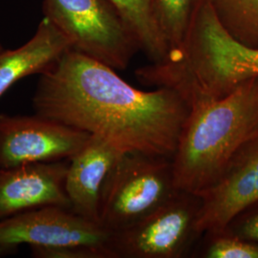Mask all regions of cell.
<instances>
[{
  "label": "cell",
  "instance_id": "obj_1",
  "mask_svg": "<svg viewBox=\"0 0 258 258\" xmlns=\"http://www.w3.org/2000/svg\"><path fill=\"white\" fill-rule=\"evenodd\" d=\"M33 104L37 114L100 136L121 153L169 159L190 111L175 89L140 90L72 49L41 74Z\"/></svg>",
  "mask_w": 258,
  "mask_h": 258
},
{
  "label": "cell",
  "instance_id": "obj_2",
  "mask_svg": "<svg viewBox=\"0 0 258 258\" xmlns=\"http://www.w3.org/2000/svg\"><path fill=\"white\" fill-rule=\"evenodd\" d=\"M258 132V76L217 99L190 103L172 157L176 188L201 194L236 150Z\"/></svg>",
  "mask_w": 258,
  "mask_h": 258
},
{
  "label": "cell",
  "instance_id": "obj_3",
  "mask_svg": "<svg viewBox=\"0 0 258 258\" xmlns=\"http://www.w3.org/2000/svg\"><path fill=\"white\" fill-rule=\"evenodd\" d=\"M177 190L172 160L143 153H122L102 185L99 222L122 230L165 203Z\"/></svg>",
  "mask_w": 258,
  "mask_h": 258
},
{
  "label": "cell",
  "instance_id": "obj_4",
  "mask_svg": "<svg viewBox=\"0 0 258 258\" xmlns=\"http://www.w3.org/2000/svg\"><path fill=\"white\" fill-rule=\"evenodd\" d=\"M43 8L72 50L115 70H124L140 50L136 38L108 0H44Z\"/></svg>",
  "mask_w": 258,
  "mask_h": 258
},
{
  "label": "cell",
  "instance_id": "obj_5",
  "mask_svg": "<svg viewBox=\"0 0 258 258\" xmlns=\"http://www.w3.org/2000/svg\"><path fill=\"white\" fill-rule=\"evenodd\" d=\"M198 194L177 189L166 202L128 227L113 231V258H181L201 238Z\"/></svg>",
  "mask_w": 258,
  "mask_h": 258
},
{
  "label": "cell",
  "instance_id": "obj_6",
  "mask_svg": "<svg viewBox=\"0 0 258 258\" xmlns=\"http://www.w3.org/2000/svg\"><path fill=\"white\" fill-rule=\"evenodd\" d=\"M113 231L69 209L46 206L0 221V252L26 244L38 248H91L113 258Z\"/></svg>",
  "mask_w": 258,
  "mask_h": 258
},
{
  "label": "cell",
  "instance_id": "obj_7",
  "mask_svg": "<svg viewBox=\"0 0 258 258\" xmlns=\"http://www.w3.org/2000/svg\"><path fill=\"white\" fill-rule=\"evenodd\" d=\"M91 134L39 114H0V168L69 160Z\"/></svg>",
  "mask_w": 258,
  "mask_h": 258
},
{
  "label": "cell",
  "instance_id": "obj_8",
  "mask_svg": "<svg viewBox=\"0 0 258 258\" xmlns=\"http://www.w3.org/2000/svg\"><path fill=\"white\" fill-rule=\"evenodd\" d=\"M198 195L201 236L223 231L235 215L258 201V132L236 150L218 180Z\"/></svg>",
  "mask_w": 258,
  "mask_h": 258
},
{
  "label": "cell",
  "instance_id": "obj_9",
  "mask_svg": "<svg viewBox=\"0 0 258 258\" xmlns=\"http://www.w3.org/2000/svg\"><path fill=\"white\" fill-rule=\"evenodd\" d=\"M66 160L0 168V221L46 206L70 210Z\"/></svg>",
  "mask_w": 258,
  "mask_h": 258
},
{
  "label": "cell",
  "instance_id": "obj_10",
  "mask_svg": "<svg viewBox=\"0 0 258 258\" xmlns=\"http://www.w3.org/2000/svg\"><path fill=\"white\" fill-rule=\"evenodd\" d=\"M121 154L104 139L91 135L81 150L69 159L65 191L72 212L100 223L99 206L102 185Z\"/></svg>",
  "mask_w": 258,
  "mask_h": 258
},
{
  "label": "cell",
  "instance_id": "obj_11",
  "mask_svg": "<svg viewBox=\"0 0 258 258\" xmlns=\"http://www.w3.org/2000/svg\"><path fill=\"white\" fill-rule=\"evenodd\" d=\"M70 49L67 37L44 16L34 37L25 44L0 51V98L19 80L46 72Z\"/></svg>",
  "mask_w": 258,
  "mask_h": 258
},
{
  "label": "cell",
  "instance_id": "obj_12",
  "mask_svg": "<svg viewBox=\"0 0 258 258\" xmlns=\"http://www.w3.org/2000/svg\"><path fill=\"white\" fill-rule=\"evenodd\" d=\"M203 67L215 91L231 92L242 82L257 77L258 49L241 45L220 26H214L204 40Z\"/></svg>",
  "mask_w": 258,
  "mask_h": 258
},
{
  "label": "cell",
  "instance_id": "obj_13",
  "mask_svg": "<svg viewBox=\"0 0 258 258\" xmlns=\"http://www.w3.org/2000/svg\"><path fill=\"white\" fill-rule=\"evenodd\" d=\"M152 63L164 61L168 47L157 19L155 0H108Z\"/></svg>",
  "mask_w": 258,
  "mask_h": 258
},
{
  "label": "cell",
  "instance_id": "obj_14",
  "mask_svg": "<svg viewBox=\"0 0 258 258\" xmlns=\"http://www.w3.org/2000/svg\"><path fill=\"white\" fill-rule=\"evenodd\" d=\"M215 19L243 46L258 49V0H208Z\"/></svg>",
  "mask_w": 258,
  "mask_h": 258
},
{
  "label": "cell",
  "instance_id": "obj_15",
  "mask_svg": "<svg viewBox=\"0 0 258 258\" xmlns=\"http://www.w3.org/2000/svg\"><path fill=\"white\" fill-rule=\"evenodd\" d=\"M201 1L155 0L157 19L168 47L166 59L179 55L184 50Z\"/></svg>",
  "mask_w": 258,
  "mask_h": 258
},
{
  "label": "cell",
  "instance_id": "obj_16",
  "mask_svg": "<svg viewBox=\"0 0 258 258\" xmlns=\"http://www.w3.org/2000/svg\"><path fill=\"white\" fill-rule=\"evenodd\" d=\"M198 257L258 258V243L242 239L225 231L202 234Z\"/></svg>",
  "mask_w": 258,
  "mask_h": 258
},
{
  "label": "cell",
  "instance_id": "obj_17",
  "mask_svg": "<svg viewBox=\"0 0 258 258\" xmlns=\"http://www.w3.org/2000/svg\"><path fill=\"white\" fill-rule=\"evenodd\" d=\"M223 231L258 243V201L235 215Z\"/></svg>",
  "mask_w": 258,
  "mask_h": 258
},
{
  "label": "cell",
  "instance_id": "obj_18",
  "mask_svg": "<svg viewBox=\"0 0 258 258\" xmlns=\"http://www.w3.org/2000/svg\"><path fill=\"white\" fill-rule=\"evenodd\" d=\"M1 50H3V48H2V46L0 45V51H1Z\"/></svg>",
  "mask_w": 258,
  "mask_h": 258
}]
</instances>
